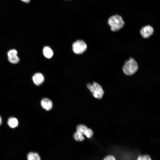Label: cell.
Returning <instances> with one entry per match:
<instances>
[{"label": "cell", "instance_id": "obj_1", "mask_svg": "<svg viewBox=\"0 0 160 160\" xmlns=\"http://www.w3.org/2000/svg\"><path fill=\"white\" fill-rule=\"evenodd\" d=\"M107 22L111 30L114 32L122 29L125 24L124 21L121 16L118 14L111 16L108 18Z\"/></svg>", "mask_w": 160, "mask_h": 160}, {"label": "cell", "instance_id": "obj_2", "mask_svg": "<svg viewBox=\"0 0 160 160\" xmlns=\"http://www.w3.org/2000/svg\"><path fill=\"white\" fill-rule=\"evenodd\" d=\"M138 69V65L137 62L132 57L130 58L126 61L122 67L124 73L129 76L134 75Z\"/></svg>", "mask_w": 160, "mask_h": 160}, {"label": "cell", "instance_id": "obj_3", "mask_svg": "<svg viewBox=\"0 0 160 160\" xmlns=\"http://www.w3.org/2000/svg\"><path fill=\"white\" fill-rule=\"evenodd\" d=\"M87 87L94 97L98 99L102 98L104 92L101 86L98 83L95 82L92 84L89 83L87 84Z\"/></svg>", "mask_w": 160, "mask_h": 160}, {"label": "cell", "instance_id": "obj_4", "mask_svg": "<svg viewBox=\"0 0 160 160\" xmlns=\"http://www.w3.org/2000/svg\"><path fill=\"white\" fill-rule=\"evenodd\" d=\"M87 48L85 42L82 40H77L74 42L72 45V49L74 53L80 54L84 52Z\"/></svg>", "mask_w": 160, "mask_h": 160}, {"label": "cell", "instance_id": "obj_5", "mask_svg": "<svg viewBox=\"0 0 160 160\" xmlns=\"http://www.w3.org/2000/svg\"><path fill=\"white\" fill-rule=\"evenodd\" d=\"M154 32L153 27L150 25H145L141 28L140 33L144 38H148L152 35Z\"/></svg>", "mask_w": 160, "mask_h": 160}, {"label": "cell", "instance_id": "obj_6", "mask_svg": "<svg viewBox=\"0 0 160 160\" xmlns=\"http://www.w3.org/2000/svg\"><path fill=\"white\" fill-rule=\"evenodd\" d=\"M7 55L9 61L12 64H17L20 61V59L17 56V52L15 49L9 50L7 52Z\"/></svg>", "mask_w": 160, "mask_h": 160}, {"label": "cell", "instance_id": "obj_7", "mask_svg": "<svg viewBox=\"0 0 160 160\" xmlns=\"http://www.w3.org/2000/svg\"><path fill=\"white\" fill-rule=\"evenodd\" d=\"M32 79L35 85L39 86L43 83L44 81V78L41 73H37L33 75Z\"/></svg>", "mask_w": 160, "mask_h": 160}, {"label": "cell", "instance_id": "obj_8", "mask_svg": "<svg viewBox=\"0 0 160 160\" xmlns=\"http://www.w3.org/2000/svg\"><path fill=\"white\" fill-rule=\"evenodd\" d=\"M41 105L42 107L47 111L52 109L53 107V103L52 101L49 98H44L41 102Z\"/></svg>", "mask_w": 160, "mask_h": 160}, {"label": "cell", "instance_id": "obj_9", "mask_svg": "<svg viewBox=\"0 0 160 160\" xmlns=\"http://www.w3.org/2000/svg\"><path fill=\"white\" fill-rule=\"evenodd\" d=\"M7 123L8 126L12 128L16 127L19 123L17 119L15 117H12L8 119Z\"/></svg>", "mask_w": 160, "mask_h": 160}, {"label": "cell", "instance_id": "obj_10", "mask_svg": "<svg viewBox=\"0 0 160 160\" xmlns=\"http://www.w3.org/2000/svg\"><path fill=\"white\" fill-rule=\"evenodd\" d=\"M43 52L44 56L47 58H51L53 55V53L52 50L48 46L44 47Z\"/></svg>", "mask_w": 160, "mask_h": 160}, {"label": "cell", "instance_id": "obj_11", "mask_svg": "<svg viewBox=\"0 0 160 160\" xmlns=\"http://www.w3.org/2000/svg\"><path fill=\"white\" fill-rule=\"evenodd\" d=\"M28 160H41L39 156L36 153L31 152L27 155Z\"/></svg>", "mask_w": 160, "mask_h": 160}, {"label": "cell", "instance_id": "obj_12", "mask_svg": "<svg viewBox=\"0 0 160 160\" xmlns=\"http://www.w3.org/2000/svg\"><path fill=\"white\" fill-rule=\"evenodd\" d=\"M73 136L75 140L78 141H82L84 139L83 135L77 131L74 133Z\"/></svg>", "mask_w": 160, "mask_h": 160}, {"label": "cell", "instance_id": "obj_13", "mask_svg": "<svg viewBox=\"0 0 160 160\" xmlns=\"http://www.w3.org/2000/svg\"><path fill=\"white\" fill-rule=\"evenodd\" d=\"M87 128V127L84 125L79 124L77 127L76 131L82 133L83 135L84 133Z\"/></svg>", "mask_w": 160, "mask_h": 160}, {"label": "cell", "instance_id": "obj_14", "mask_svg": "<svg viewBox=\"0 0 160 160\" xmlns=\"http://www.w3.org/2000/svg\"><path fill=\"white\" fill-rule=\"evenodd\" d=\"M137 160H152L151 156L148 154L138 156Z\"/></svg>", "mask_w": 160, "mask_h": 160}, {"label": "cell", "instance_id": "obj_15", "mask_svg": "<svg viewBox=\"0 0 160 160\" xmlns=\"http://www.w3.org/2000/svg\"><path fill=\"white\" fill-rule=\"evenodd\" d=\"M83 135L87 138H91L93 135V132L92 130L90 128H88L84 133Z\"/></svg>", "mask_w": 160, "mask_h": 160}, {"label": "cell", "instance_id": "obj_16", "mask_svg": "<svg viewBox=\"0 0 160 160\" xmlns=\"http://www.w3.org/2000/svg\"><path fill=\"white\" fill-rule=\"evenodd\" d=\"M103 160H116V159L114 156L111 154H109L105 156Z\"/></svg>", "mask_w": 160, "mask_h": 160}, {"label": "cell", "instance_id": "obj_17", "mask_svg": "<svg viewBox=\"0 0 160 160\" xmlns=\"http://www.w3.org/2000/svg\"><path fill=\"white\" fill-rule=\"evenodd\" d=\"M22 2L27 4L29 3L31 0H20Z\"/></svg>", "mask_w": 160, "mask_h": 160}, {"label": "cell", "instance_id": "obj_18", "mask_svg": "<svg viewBox=\"0 0 160 160\" xmlns=\"http://www.w3.org/2000/svg\"><path fill=\"white\" fill-rule=\"evenodd\" d=\"M2 122V120L1 116H0V126L1 125Z\"/></svg>", "mask_w": 160, "mask_h": 160}]
</instances>
